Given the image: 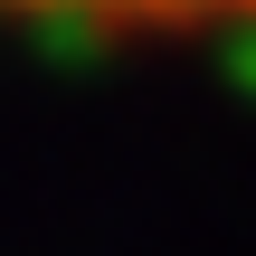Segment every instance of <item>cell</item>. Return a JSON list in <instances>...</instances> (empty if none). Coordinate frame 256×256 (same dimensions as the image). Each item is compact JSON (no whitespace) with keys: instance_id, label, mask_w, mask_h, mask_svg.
I'll return each instance as SVG.
<instances>
[{"instance_id":"1","label":"cell","mask_w":256,"mask_h":256,"mask_svg":"<svg viewBox=\"0 0 256 256\" xmlns=\"http://www.w3.org/2000/svg\"><path fill=\"white\" fill-rule=\"evenodd\" d=\"M38 19H76V28H133V38H171V28H256V0H10Z\"/></svg>"}]
</instances>
